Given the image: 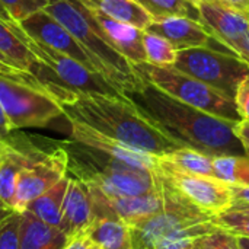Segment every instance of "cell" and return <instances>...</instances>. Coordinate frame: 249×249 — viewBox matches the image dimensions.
<instances>
[{"label": "cell", "instance_id": "7c38bea8", "mask_svg": "<svg viewBox=\"0 0 249 249\" xmlns=\"http://www.w3.org/2000/svg\"><path fill=\"white\" fill-rule=\"evenodd\" d=\"M19 26L32 39L57 50L58 53L82 63L83 66H86L88 69L93 71H99L96 64L90 58V55L83 50V47L76 41V38L67 31V28L63 26L55 18H53L44 9L35 12L34 15L19 22Z\"/></svg>", "mask_w": 249, "mask_h": 249}, {"label": "cell", "instance_id": "d590c367", "mask_svg": "<svg viewBox=\"0 0 249 249\" xmlns=\"http://www.w3.org/2000/svg\"><path fill=\"white\" fill-rule=\"evenodd\" d=\"M0 19L3 20V22H6L7 25H13V23H16V20L10 16V13L6 10V7L0 3Z\"/></svg>", "mask_w": 249, "mask_h": 249}, {"label": "cell", "instance_id": "6da1fadb", "mask_svg": "<svg viewBox=\"0 0 249 249\" xmlns=\"http://www.w3.org/2000/svg\"><path fill=\"white\" fill-rule=\"evenodd\" d=\"M124 95L153 125L181 147L210 156L245 155L244 146L233 131L236 123L187 105L143 79Z\"/></svg>", "mask_w": 249, "mask_h": 249}, {"label": "cell", "instance_id": "4316f807", "mask_svg": "<svg viewBox=\"0 0 249 249\" xmlns=\"http://www.w3.org/2000/svg\"><path fill=\"white\" fill-rule=\"evenodd\" d=\"M194 249H241L238 244V238L222 231L216 229L201 238H198L194 244Z\"/></svg>", "mask_w": 249, "mask_h": 249}, {"label": "cell", "instance_id": "bcb514c9", "mask_svg": "<svg viewBox=\"0 0 249 249\" xmlns=\"http://www.w3.org/2000/svg\"><path fill=\"white\" fill-rule=\"evenodd\" d=\"M0 74H1V73H0Z\"/></svg>", "mask_w": 249, "mask_h": 249}, {"label": "cell", "instance_id": "ac0fdd59", "mask_svg": "<svg viewBox=\"0 0 249 249\" xmlns=\"http://www.w3.org/2000/svg\"><path fill=\"white\" fill-rule=\"evenodd\" d=\"M85 233L101 249H133L130 226L117 217H93Z\"/></svg>", "mask_w": 249, "mask_h": 249}, {"label": "cell", "instance_id": "ffe728a7", "mask_svg": "<svg viewBox=\"0 0 249 249\" xmlns=\"http://www.w3.org/2000/svg\"><path fill=\"white\" fill-rule=\"evenodd\" d=\"M70 177H64L60 182H57L54 187H51L48 191L36 197L34 201H31L25 212L32 213L39 220L60 228L61 223V213H63V201L64 196L69 187Z\"/></svg>", "mask_w": 249, "mask_h": 249}, {"label": "cell", "instance_id": "d6a6232c", "mask_svg": "<svg viewBox=\"0 0 249 249\" xmlns=\"http://www.w3.org/2000/svg\"><path fill=\"white\" fill-rule=\"evenodd\" d=\"M210 1L219 3L232 10H236L238 13H241L247 18L249 16V0H210Z\"/></svg>", "mask_w": 249, "mask_h": 249}, {"label": "cell", "instance_id": "7a4b0ae2", "mask_svg": "<svg viewBox=\"0 0 249 249\" xmlns=\"http://www.w3.org/2000/svg\"><path fill=\"white\" fill-rule=\"evenodd\" d=\"M61 107L67 120L82 123L131 149L163 156L181 147L153 125L125 95H77Z\"/></svg>", "mask_w": 249, "mask_h": 249}, {"label": "cell", "instance_id": "f1b7e54d", "mask_svg": "<svg viewBox=\"0 0 249 249\" xmlns=\"http://www.w3.org/2000/svg\"><path fill=\"white\" fill-rule=\"evenodd\" d=\"M10 16L19 23L28 16L45 7L47 0H0Z\"/></svg>", "mask_w": 249, "mask_h": 249}, {"label": "cell", "instance_id": "7bdbcfd3", "mask_svg": "<svg viewBox=\"0 0 249 249\" xmlns=\"http://www.w3.org/2000/svg\"><path fill=\"white\" fill-rule=\"evenodd\" d=\"M187 249H194V248H193V245H191V247H190V248H187Z\"/></svg>", "mask_w": 249, "mask_h": 249}, {"label": "cell", "instance_id": "836d02e7", "mask_svg": "<svg viewBox=\"0 0 249 249\" xmlns=\"http://www.w3.org/2000/svg\"><path fill=\"white\" fill-rule=\"evenodd\" d=\"M233 206H249V185H232Z\"/></svg>", "mask_w": 249, "mask_h": 249}, {"label": "cell", "instance_id": "484cf974", "mask_svg": "<svg viewBox=\"0 0 249 249\" xmlns=\"http://www.w3.org/2000/svg\"><path fill=\"white\" fill-rule=\"evenodd\" d=\"M213 222L219 229L236 238H249V213L229 209L213 217Z\"/></svg>", "mask_w": 249, "mask_h": 249}, {"label": "cell", "instance_id": "3957f363", "mask_svg": "<svg viewBox=\"0 0 249 249\" xmlns=\"http://www.w3.org/2000/svg\"><path fill=\"white\" fill-rule=\"evenodd\" d=\"M69 155V175L85 181L108 197H134L156 190L158 169H140L86 147L74 140L63 142Z\"/></svg>", "mask_w": 249, "mask_h": 249}, {"label": "cell", "instance_id": "f546056e", "mask_svg": "<svg viewBox=\"0 0 249 249\" xmlns=\"http://www.w3.org/2000/svg\"><path fill=\"white\" fill-rule=\"evenodd\" d=\"M235 104L244 121H249V76L245 77L235 93Z\"/></svg>", "mask_w": 249, "mask_h": 249}, {"label": "cell", "instance_id": "8fae6325", "mask_svg": "<svg viewBox=\"0 0 249 249\" xmlns=\"http://www.w3.org/2000/svg\"><path fill=\"white\" fill-rule=\"evenodd\" d=\"M201 23L222 45L249 64V19L247 16L214 1L197 6Z\"/></svg>", "mask_w": 249, "mask_h": 249}, {"label": "cell", "instance_id": "f35d334b", "mask_svg": "<svg viewBox=\"0 0 249 249\" xmlns=\"http://www.w3.org/2000/svg\"><path fill=\"white\" fill-rule=\"evenodd\" d=\"M231 209H235V210H241V212L249 213V206H232Z\"/></svg>", "mask_w": 249, "mask_h": 249}, {"label": "cell", "instance_id": "7402d4cb", "mask_svg": "<svg viewBox=\"0 0 249 249\" xmlns=\"http://www.w3.org/2000/svg\"><path fill=\"white\" fill-rule=\"evenodd\" d=\"M13 25H7L0 19V53L12 64L31 73L32 67L38 61V57L29 50L22 38L16 35V32L13 31Z\"/></svg>", "mask_w": 249, "mask_h": 249}, {"label": "cell", "instance_id": "ba28073f", "mask_svg": "<svg viewBox=\"0 0 249 249\" xmlns=\"http://www.w3.org/2000/svg\"><path fill=\"white\" fill-rule=\"evenodd\" d=\"M69 175V155L63 143L51 147L32 144L26 165L19 171L13 212L22 213L36 197Z\"/></svg>", "mask_w": 249, "mask_h": 249}, {"label": "cell", "instance_id": "1f68e13d", "mask_svg": "<svg viewBox=\"0 0 249 249\" xmlns=\"http://www.w3.org/2000/svg\"><path fill=\"white\" fill-rule=\"evenodd\" d=\"M233 131H235V136L242 143L245 155L249 158V121H244L242 120V121L236 123L235 127H233Z\"/></svg>", "mask_w": 249, "mask_h": 249}, {"label": "cell", "instance_id": "5bb4252c", "mask_svg": "<svg viewBox=\"0 0 249 249\" xmlns=\"http://www.w3.org/2000/svg\"><path fill=\"white\" fill-rule=\"evenodd\" d=\"M69 177L70 179L63 201L60 229L69 239H71L77 235L85 233L92 223L93 203L89 185L76 177Z\"/></svg>", "mask_w": 249, "mask_h": 249}, {"label": "cell", "instance_id": "cb8c5ba5", "mask_svg": "<svg viewBox=\"0 0 249 249\" xmlns=\"http://www.w3.org/2000/svg\"><path fill=\"white\" fill-rule=\"evenodd\" d=\"M143 45L146 51V63L155 66H174L177 60L178 50L165 38L150 34L147 31L143 32Z\"/></svg>", "mask_w": 249, "mask_h": 249}, {"label": "cell", "instance_id": "ab89813d", "mask_svg": "<svg viewBox=\"0 0 249 249\" xmlns=\"http://www.w3.org/2000/svg\"><path fill=\"white\" fill-rule=\"evenodd\" d=\"M188 1H190L191 4H194V6L197 7V6H198L200 3H203V1H210V0H188Z\"/></svg>", "mask_w": 249, "mask_h": 249}, {"label": "cell", "instance_id": "e0dca14e", "mask_svg": "<svg viewBox=\"0 0 249 249\" xmlns=\"http://www.w3.org/2000/svg\"><path fill=\"white\" fill-rule=\"evenodd\" d=\"M69 238L60 228L51 226L29 212H22L19 249H64Z\"/></svg>", "mask_w": 249, "mask_h": 249}, {"label": "cell", "instance_id": "b9f144b4", "mask_svg": "<svg viewBox=\"0 0 249 249\" xmlns=\"http://www.w3.org/2000/svg\"><path fill=\"white\" fill-rule=\"evenodd\" d=\"M1 209H7V207H6V206H4V203L0 200V210H1Z\"/></svg>", "mask_w": 249, "mask_h": 249}, {"label": "cell", "instance_id": "e575fe53", "mask_svg": "<svg viewBox=\"0 0 249 249\" xmlns=\"http://www.w3.org/2000/svg\"><path fill=\"white\" fill-rule=\"evenodd\" d=\"M10 136H12V128H10L9 121H7V118L3 112V108L0 105V142L7 140Z\"/></svg>", "mask_w": 249, "mask_h": 249}, {"label": "cell", "instance_id": "83f0119b", "mask_svg": "<svg viewBox=\"0 0 249 249\" xmlns=\"http://www.w3.org/2000/svg\"><path fill=\"white\" fill-rule=\"evenodd\" d=\"M22 213L13 212L0 223V249H19V229Z\"/></svg>", "mask_w": 249, "mask_h": 249}, {"label": "cell", "instance_id": "2e32d148", "mask_svg": "<svg viewBox=\"0 0 249 249\" xmlns=\"http://www.w3.org/2000/svg\"><path fill=\"white\" fill-rule=\"evenodd\" d=\"M90 13L98 28L101 29L102 36L111 44L112 48H115L121 55H124L131 64L146 63V51L143 45L144 31L133 25L118 22L95 10H90Z\"/></svg>", "mask_w": 249, "mask_h": 249}, {"label": "cell", "instance_id": "4fadbf2b", "mask_svg": "<svg viewBox=\"0 0 249 249\" xmlns=\"http://www.w3.org/2000/svg\"><path fill=\"white\" fill-rule=\"evenodd\" d=\"M70 124V131H71V140L90 147L93 150H98L107 156H111L117 160H121L130 166L134 168H140V169H156L158 166V156L131 149L114 139H109L98 131H95L93 128L73 121V120H67Z\"/></svg>", "mask_w": 249, "mask_h": 249}, {"label": "cell", "instance_id": "9a60e30c", "mask_svg": "<svg viewBox=\"0 0 249 249\" xmlns=\"http://www.w3.org/2000/svg\"><path fill=\"white\" fill-rule=\"evenodd\" d=\"M146 31L165 38L178 51L194 47H209L210 41L213 39L212 32L201 22L194 20L188 16H175L162 20H153L146 28Z\"/></svg>", "mask_w": 249, "mask_h": 249}, {"label": "cell", "instance_id": "277c9868", "mask_svg": "<svg viewBox=\"0 0 249 249\" xmlns=\"http://www.w3.org/2000/svg\"><path fill=\"white\" fill-rule=\"evenodd\" d=\"M44 10L67 28L90 55L98 70L123 93L142 82L133 64L102 36L90 10L79 0H47Z\"/></svg>", "mask_w": 249, "mask_h": 249}, {"label": "cell", "instance_id": "52a82bcc", "mask_svg": "<svg viewBox=\"0 0 249 249\" xmlns=\"http://www.w3.org/2000/svg\"><path fill=\"white\" fill-rule=\"evenodd\" d=\"M174 67L231 98H235L238 86L249 76L247 61L235 54H226L210 47L179 50Z\"/></svg>", "mask_w": 249, "mask_h": 249}, {"label": "cell", "instance_id": "4dcf8cb0", "mask_svg": "<svg viewBox=\"0 0 249 249\" xmlns=\"http://www.w3.org/2000/svg\"><path fill=\"white\" fill-rule=\"evenodd\" d=\"M64 249H101V247L96 242H93L86 233H82L69 239Z\"/></svg>", "mask_w": 249, "mask_h": 249}, {"label": "cell", "instance_id": "30bf717a", "mask_svg": "<svg viewBox=\"0 0 249 249\" xmlns=\"http://www.w3.org/2000/svg\"><path fill=\"white\" fill-rule=\"evenodd\" d=\"M213 220L193 206L179 191L175 200L162 212L130 226L133 249H155L162 239L185 226Z\"/></svg>", "mask_w": 249, "mask_h": 249}, {"label": "cell", "instance_id": "d4e9b609", "mask_svg": "<svg viewBox=\"0 0 249 249\" xmlns=\"http://www.w3.org/2000/svg\"><path fill=\"white\" fill-rule=\"evenodd\" d=\"M153 20H162L175 16L191 18V9L196 7L188 0H136ZM197 9V7H196Z\"/></svg>", "mask_w": 249, "mask_h": 249}, {"label": "cell", "instance_id": "5b68a950", "mask_svg": "<svg viewBox=\"0 0 249 249\" xmlns=\"http://www.w3.org/2000/svg\"><path fill=\"white\" fill-rule=\"evenodd\" d=\"M133 69L140 79L155 85L160 90L187 105L231 123L242 121L233 98L196 77L179 71L174 66L162 67L150 63H139L133 64Z\"/></svg>", "mask_w": 249, "mask_h": 249}, {"label": "cell", "instance_id": "60d3db41", "mask_svg": "<svg viewBox=\"0 0 249 249\" xmlns=\"http://www.w3.org/2000/svg\"><path fill=\"white\" fill-rule=\"evenodd\" d=\"M3 153H4V142H0V160H1Z\"/></svg>", "mask_w": 249, "mask_h": 249}, {"label": "cell", "instance_id": "ee69618b", "mask_svg": "<svg viewBox=\"0 0 249 249\" xmlns=\"http://www.w3.org/2000/svg\"><path fill=\"white\" fill-rule=\"evenodd\" d=\"M248 35H249V31H248Z\"/></svg>", "mask_w": 249, "mask_h": 249}, {"label": "cell", "instance_id": "44dd1931", "mask_svg": "<svg viewBox=\"0 0 249 249\" xmlns=\"http://www.w3.org/2000/svg\"><path fill=\"white\" fill-rule=\"evenodd\" d=\"M159 160L179 172L193 174V175H204V177H214L213 169V156L206 155L203 152L179 147L171 153L163 156H158ZM216 178V177H214Z\"/></svg>", "mask_w": 249, "mask_h": 249}, {"label": "cell", "instance_id": "603a6c76", "mask_svg": "<svg viewBox=\"0 0 249 249\" xmlns=\"http://www.w3.org/2000/svg\"><path fill=\"white\" fill-rule=\"evenodd\" d=\"M214 177L229 185H249V158L239 155L213 156Z\"/></svg>", "mask_w": 249, "mask_h": 249}, {"label": "cell", "instance_id": "8d00e7d4", "mask_svg": "<svg viewBox=\"0 0 249 249\" xmlns=\"http://www.w3.org/2000/svg\"><path fill=\"white\" fill-rule=\"evenodd\" d=\"M13 213V210H10V209H1L0 210V223L7 217V216H10Z\"/></svg>", "mask_w": 249, "mask_h": 249}, {"label": "cell", "instance_id": "d6986e66", "mask_svg": "<svg viewBox=\"0 0 249 249\" xmlns=\"http://www.w3.org/2000/svg\"><path fill=\"white\" fill-rule=\"evenodd\" d=\"M90 10L99 12L118 22L133 25L142 31L153 22V18L136 0H79Z\"/></svg>", "mask_w": 249, "mask_h": 249}, {"label": "cell", "instance_id": "74e56055", "mask_svg": "<svg viewBox=\"0 0 249 249\" xmlns=\"http://www.w3.org/2000/svg\"><path fill=\"white\" fill-rule=\"evenodd\" d=\"M238 244L241 249H249V238H238Z\"/></svg>", "mask_w": 249, "mask_h": 249}, {"label": "cell", "instance_id": "9c48e42d", "mask_svg": "<svg viewBox=\"0 0 249 249\" xmlns=\"http://www.w3.org/2000/svg\"><path fill=\"white\" fill-rule=\"evenodd\" d=\"M156 169L193 206H196L198 210L212 217H216L217 214L228 212L233 206L235 198L232 185L219 178L179 172L162 163L159 158Z\"/></svg>", "mask_w": 249, "mask_h": 249}, {"label": "cell", "instance_id": "f6af8a7d", "mask_svg": "<svg viewBox=\"0 0 249 249\" xmlns=\"http://www.w3.org/2000/svg\"><path fill=\"white\" fill-rule=\"evenodd\" d=\"M248 19H249V16H248Z\"/></svg>", "mask_w": 249, "mask_h": 249}, {"label": "cell", "instance_id": "8992f818", "mask_svg": "<svg viewBox=\"0 0 249 249\" xmlns=\"http://www.w3.org/2000/svg\"><path fill=\"white\" fill-rule=\"evenodd\" d=\"M0 105L12 131L47 127L64 117L61 104L42 86L0 74Z\"/></svg>", "mask_w": 249, "mask_h": 249}]
</instances>
